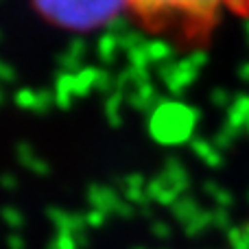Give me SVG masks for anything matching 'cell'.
Here are the masks:
<instances>
[{"label": "cell", "mask_w": 249, "mask_h": 249, "mask_svg": "<svg viewBox=\"0 0 249 249\" xmlns=\"http://www.w3.org/2000/svg\"><path fill=\"white\" fill-rule=\"evenodd\" d=\"M33 9L53 26L94 31L129 11V0H31Z\"/></svg>", "instance_id": "7a4b0ae2"}, {"label": "cell", "mask_w": 249, "mask_h": 249, "mask_svg": "<svg viewBox=\"0 0 249 249\" xmlns=\"http://www.w3.org/2000/svg\"><path fill=\"white\" fill-rule=\"evenodd\" d=\"M127 13L144 33L193 51L208 46L223 22L247 20L249 0H129Z\"/></svg>", "instance_id": "6da1fadb"}]
</instances>
